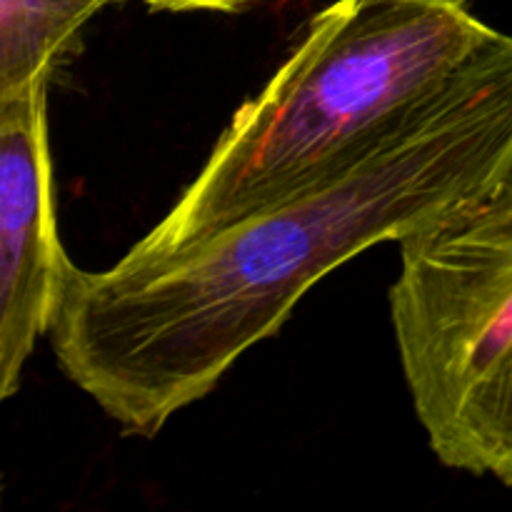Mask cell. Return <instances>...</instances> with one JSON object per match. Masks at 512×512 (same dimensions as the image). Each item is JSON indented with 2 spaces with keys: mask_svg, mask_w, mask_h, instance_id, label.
<instances>
[{
  "mask_svg": "<svg viewBox=\"0 0 512 512\" xmlns=\"http://www.w3.org/2000/svg\"><path fill=\"white\" fill-rule=\"evenodd\" d=\"M512 178V35L315 188L188 248L73 265L50 328L60 370L125 433L153 438L318 280L453 218Z\"/></svg>",
  "mask_w": 512,
  "mask_h": 512,
  "instance_id": "cell-1",
  "label": "cell"
},
{
  "mask_svg": "<svg viewBox=\"0 0 512 512\" xmlns=\"http://www.w3.org/2000/svg\"><path fill=\"white\" fill-rule=\"evenodd\" d=\"M505 33L465 5L335 0L253 100L170 213L130 248L163 255L275 208L363 158Z\"/></svg>",
  "mask_w": 512,
  "mask_h": 512,
  "instance_id": "cell-2",
  "label": "cell"
},
{
  "mask_svg": "<svg viewBox=\"0 0 512 512\" xmlns=\"http://www.w3.org/2000/svg\"><path fill=\"white\" fill-rule=\"evenodd\" d=\"M388 300L433 453L512 485V178L405 238Z\"/></svg>",
  "mask_w": 512,
  "mask_h": 512,
  "instance_id": "cell-3",
  "label": "cell"
},
{
  "mask_svg": "<svg viewBox=\"0 0 512 512\" xmlns=\"http://www.w3.org/2000/svg\"><path fill=\"white\" fill-rule=\"evenodd\" d=\"M45 83L0 100V398L18 393L73 268L53 210Z\"/></svg>",
  "mask_w": 512,
  "mask_h": 512,
  "instance_id": "cell-4",
  "label": "cell"
},
{
  "mask_svg": "<svg viewBox=\"0 0 512 512\" xmlns=\"http://www.w3.org/2000/svg\"><path fill=\"white\" fill-rule=\"evenodd\" d=\"M115 0H0V100L48 80L55 60Z\"/></svg>",
  "mask_w": 512,
  "mask_h": 512,
  "instance_id": "cell-5",
  "label": "cell"
},
{
  "mask_svg": "<svg viewBox=\"0 0 512 512\" xmlns=\"http://www.w3.org/2000/svg\"><path fill=\"white\" fill-rule=\"evenodd\" d=\"M153 10L165 13H193V10H208V13H238L258 0H145Z\"/></svg>",
  "mask_w": 512,
  "mask_h": 512,
  "instance_id": "cell-6",
  "label": "cell"
},
{
  "mask_svg": "<svg viewBox=\"0 0 512 512\" xmlns=\"http://www.w3.org/2000/svg\"><path fill=\"white\" fill-rule=\"evenodd\" d=\"M438 3H448V5H465L468 0H438Z\"/></svg>",
  "mask_w": 512,
  "mask_h": 512,
  "instance_id": "cell-7",
  "label": "cell"
}]
</instances>
